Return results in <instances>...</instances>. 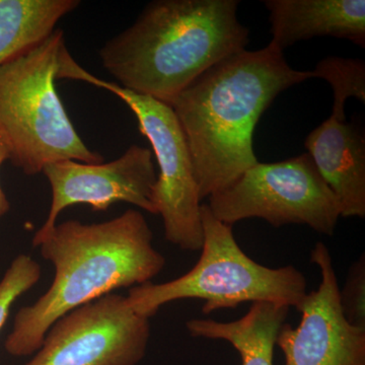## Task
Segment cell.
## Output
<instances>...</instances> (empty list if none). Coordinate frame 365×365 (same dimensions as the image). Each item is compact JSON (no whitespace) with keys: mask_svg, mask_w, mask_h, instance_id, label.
I'll list each match as a JSON object with an SVG mask.
<instances>
[{"mask_svg":"<svg viewBox=\"0 0 365 365\" xmlns=\"http://www.w3.org/2000/svg\"><path fill=\"white\" fill-rule=\"evenodd\" d=\"M311 78L313 71L292 68L267 46L222 60L172 101L201 201L258 163L253 135L262 114L282 91Z\"/></svg>","mask_w":365,"mask_h":365,"instance_id":"1","label":"cell"},{"mask_svg":"<svg viewBox=\"0 0 365 365\" xmlns=\"http://www.w3.org/2000/svg\"><path fill=\"white\" fill-rule=\"evenodd\" d=\"M153 241V230L135 209L109 222L57 223L34 245L54 266V280L37 302L16 314L6 351L14 357L35 354L64 314L120 288L150 282L165 266Z\"/></svg>","mask_w":365,"mask_h":365,"instance_id":"2","label":"cell"},{"mask_svg":"<svg viewBox=\"0 0 365 365\" xmlns=\"http://www.w3.org/2000/svg\"><path fill=\"white\" fill-rule=\"evenodd\" d=\"M237 0H155L98 51L118 85L170 105L198 76L246 50Z\"/></svg>","mask_w":365,"mask_h":365,"instance_id":"3","label":"cell"},{"mask_svg":"<svg viewBox=\"0 0 365 365\" xmlns=\"http://www.w3.org/2000/svg\"><path fill=\"white\" fill-rule=\"evenodd\" d=\"M64 46L63 31L57 29L0 66V136L9 148V160L26 176L60 160H104L78 135L57 93L55 81Z\"/></svg>","mask_w":365,"mask_h":365,"instance_id":"4","label":"cell"},{"mask_svg":"<svg viewBox=\"0 0 365 365\" xmlns=\"http://www.w3.org/2000/svg\"><path fill=\"white\" fill-rule=\"evenodd\" d=\"M203 245L193 268L177 279L148 282L130 288L126 299L139 316L150 319L158 309L179 299L204 300L202 313L235 309L242 302H272L299 311L306 299V276L292 265L270 268L245 254L232 225L215 217L201 204Z\"/></svg>","mask_w":365,"mask_h":365,"instance_id":"5","label":"cell"},{"mask_svg":"<svg viewBox=\"0 0 365 365\" xmlns=\"http://www.w3.org/2000/svg\"><path fill=\"white\" fill-rule=\"evenodd\" d=\"M57 79L85 81L114 93L130 108L157 158L160 172L151 199L155 212L162 216L165 240L185 251L201 250V199L188 144L172 108L97 78L79 66L67 48L60 55Z\"/></svg>","mask_w":365,"mask_h":365,"instance_id":"6","label":"cell"},{"mask_svg":"<svg viewBox=\"0 0 365 365\" xmlns=\"http://www.w3.org/2000/svg\"><path fill=\"white\" fill-rule=\"evenodd\" d=\"M208 200L215 217L232 227L261 218L274 227L307 225L333 235L341 216L337 198L307 153L279 163L258 162Z\"/></svg>","mask_w":365,"mask_h":365,"instance_id":"7","label":"cell"},{"mask_svg":"<svg viewBox=\"0 0 365 365\" xmlns=\"http://www.w3.org/2000/svg\"><path fill=\"white\" fill-rule=\"evenodd\" d=\"M150 319L124 295L106 294L57 319L25 365H137L148 350Z\"/></svg>","mask_w":365,"mask_h":365,"instance_id":"8","label":"cell"},{"mask_svg":"<svg viewBox=\"0 0 365 365\" xmlns=\"http://www.w3.org/2000/svg\"><path fill=\"white\" fill-rule=\"evenodd\" d=\"M52 191L44 225L36 232L33 246L51 232L64 209L86 204L93 211L108 210L126 202L157 215L153 190L157 182L153 151L133 144L110 163H86L66 160L49 163L42 170Z\"/></svg>","mask_w":365,"mask_h":365,"instance_id":"9","label":"cell"},{"mask_svg":"<svg viewBox=\"0 0 365 365\" xmlns=\"http://www.w3.org/2000/svg\"><path fill=\"white\" fill-rule=\"evenodd\" d=\"M311 261L319 269L321 282L307 292L299 325L283 324L276 339L285 365H365V330L343 316L332 256L324 242L312 250Z\"/></svg>","mask_w":365,"mask_h":365,"instance_id":"10","label":"cell"},{"mask_svg":"<svg viewBox=\"0 0 365 365\" xmlns=\"http://www.w3.org/2000/svg\"><path fill=\"white\" fill-rule=\"evenodd\" d=\"M304 146L337 198L342 217H365V138L349 122L329 117Z\"/></svg>","mask_w":365,"mask_h":365,"instance_id":"11","label":"cell"},{"mask_svg":"<svg viewBox=\"0 0 365 365\" xmlns=\"http://www.w3.org/2000/svg\"><path fill=\"white\" fill-rule=\"evenodd\" d=\"M272 39L269 47L283 53L316 37L349 40L365 47L364 0H265Z\"/></svg>","mask_w":365,"mask_h":365,"instance_id":"12","label":"cell"},{"mask_svg":"<svg viewBox=\"0 0 365 365\" xmlns=\"http://www.w3.org/2000/svg\"><path fill=\"white\" fill-rule=\"evenodd\" d=\"M289 309L272 302H254L237 321L194 319L186 327L192 337L227 341L241 355L242 365H273L276 339Z\"/></svg>","mask_w":365,"mask_h":365,"instance_id":"13","label":"cell"},{"mask_svg":"<svg viewBox=\"0 0 365 365\" xmlns=\"http://www.w3.org/2000/svg\"><path fill=\"white\" fill-rule=\"evenodd\" d=\"M79 4L78 0H0V66L47 39Z\"/></svg>","mask_w":365,"mask_h":365,"instance_id":"14","label":"cell"},{"mask_svg":"<svg viewBox=\"0 0 365 365\" xmlns=\"http://www.w3.org/2000/svg\"><path fill=\"white\" fill-rule=\"evenodd\" d=\"M314 78L325 79L334 91L331 117L346 121L345 104L349 98L365 103V63L361 59L329 56L319 61L314 69Z\"/></svg>","mask_w":365,"mask_h":365,"instance_id":"15","label":"cell"},{"mask_svg":"<svg viewBox=\"0 0 365 365\" xmlns=\"http://www.w3.org/2000/svg\"><path fill=\"white\" fill-rule=\"evenodd\" d=\"M41 274L40 264L28 255H19L11 262L0 280V331L14 302L39 282Z\"/></svg>","mask_w":365,"mask_h":365,"instance_id":"16","label":"cell"},{"mask_svg":"<svg viewBox=\"0 0 365 365\" xmlns=\"http://www.w3.org/2000/svg\"><path fill=\"white\" fill-rule=\"evenodd\" d=\"M340 307L346 321L365 330V256L350 266L344 287L340 290Z\"/></svg>","mask_w":365,"mask_h":365,"instance_id":"17","label":"cell"},{"mask_svg":"<svg viewBox=\"0 0 365 365\" xmlns=\"http://www.w3.org/2000/svg\"><path fill=\"white\" fill-rule=\"evenodd\" d=\"M9 160V150L6 141L0 136V168L6 160ZM11 210V203L0 185V218L4 217Z\"/></svg>","mask_w":365,"mask_h":365,"instance_id":"18","label":"cell"}]
</instances>
